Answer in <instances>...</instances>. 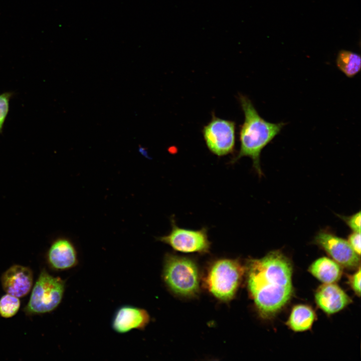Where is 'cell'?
Listing matches in <instances>:
<instances>
[{"label": "cell", "mask_w": 361, "mask_h": 361, "mask_svg": "<svg viewBox=\"0 0 361 361\" xmlns=\"http://www.w3.org/2000/svg\"><path fill=\"white\" fill-rule=\"evenodd\" d=\"M210 269L206 281L209 291L222 300L232 299L244 273L240 263L236 260L223 259L215 262Z\"/></svg>", "instance_id": "5b68a950"}, {"label": "cell", "mask_w": 361, "mask_h": 361, "mask_svg": "<svg viewBox=\"0 0 361 361\" xmlns=\"http://www.w3.org/2000/svg\"><path fill=\"white\" fill-rule=\"evenodd\" d=\"M314 242L342 267L353 268L359 265V256L346 240L331 233L321 232L315 237Z\"/></svg>", "instance_id": "ba28073f"}, {"label": "cell", "mask_w": 361, "mask_h": 361, "mask_svg": "<svg viewBox=\"0 0 361 361\" xmlns=\"http://www.w3.org/2000/svg\"><path fill=\"white\" fill-rule=\"evenodd\" d=\"M336 65L346 77L352 78L360 70L361 57L359 54L353 52L341 50L337 55Z\"/></svg>", "instance_id": "9a60e30c"}, {"label": "cell", "mask_w": 361, "mask_h": 361, "mask_svg": "<svg viewBox=\"0 0 361 361\" xmlns=\"http://www.w3.org/2000/svg\"><path fill=\"white\" fill-rule=\"evenodd\" d=\"M150 320V315L145 309L129 305H123L115 312L111 327L115 332L120 334L133 329L143 330Z\"/></svg>", "instance_id": "30bf717a"}, {"label": "cell", "mask_w": 361, "mask_h": 361, "mask_svg": "<svg viewBox=\"0 0 361 361\" xmlns=\"http://www.w3.org/2000/svg\"><path fill=\"white\" fill-rule=\"evenodd\" d=\"M205 143L213 154L222 156L232 153L236 144V124L234 121L212 115L202 129Z\"/></svg>", "instance_id": "8992f818"}, {"label": "cell", "mask_w": 361, "mask_h": 361, "mask_svg": "<svg viewBox=\"0 0 361 361\" xmlns=\"http://www.w3.org/2000/svg\"><path fill=\"white\" fill-rule=\"evenodd\" d=\"M292 274L290 261L279 251L250 260L247 270L248 289L263 316H273L290 299L293 293Z\"/></svg>", "instance_id": "6da1fadb"}, {"label": "cell", "mask_w": 361, "mask_h": 361, "mask_svg": "<svg viewBox=\"0 0 361 361\" xmlns=\"http://www.w3.org/2000/svg\"><path fill=\"white\" fill-rule=\"evenodd\" d=\"M1 281L7 293L21 298L26 296L32 289L33 274L29 267L14 265L3 273Z\"/></svg>", "instance_id": "8fae6325"}, {"label": "cell", "mask_w": 361, "mask_h": 361, "mask_svg": "<svg viewBox=\"0 0 361 361\" xmlns=\"http://www.w3.org/2000/svg\"><path fill=\"white\" fill-rule=\"evenodd\" d=\"M239 101L244 119L239 132L240 148L231 163H234L243 157H249L252 160L254 168L260 176L262 174L260 162L261 153L280 133L285 123H272L264 119L251 100L244 95H239Z\"/></svg>", "instance_id": "7a4b0ae2"}, {"label": "cell", "mask_w": 361, "mask_h": 361, "mask_svg": "<svg viewBox=\"0 0 361 361\" xmlns=\"http://www.w3.org/2000/svg\"><path fill=\"white\" fill-rule=\"evenodd\" d=\"M360 268L353 275L349 277V284L355 293L360 296Z\"/></svg>", "instance_id": "d6986e66"}, {"label": "cell", "mask_w": 361, "mask_h": 361, "mask_svg": "<svg viewBox=\"0 0 361 361\" xmlns=\"http://www.w3.org/2000/svg\"><path fill=\"white\" fill-rule=\"evenodd\" d=\"M163 278L174 293L184 296L198 292L199 280L198 268L192 259L172 254L165 256Z\"/></svg>", "instance_id": "277c9868"}, {"label": "cell", "mask_w": 361, "mask_h": 361, "mask_svg": "<svg viewBox=\"0 0 361 361\" xmlns=\"http://www.w3.org/2000/svg\"><path fill=\"white\" fill-rule=\"evenodd\" d=\"M360 212H358L352 216L346 218L345 220L349 228L354 232L360 233Z\"/></svg>", "instance_id": "ac0fdd59"}, {"label": "cell", "mask_w": 361, "mask_h": 361, "mask_svg": "<svg viewBox=\"0 0 361 361\" xmlns=\"http://www.w3.org/2000/svg\"><path fill=\"white\" fill-rule=\"evenodd\" d=\"M315 318V314L311 307L298 305L293 308L287 324L294 331H303L311 328Z\"/></svg>", "instance_id": "5bb4252c"}, {"label": "cell", "mask_w": 361, "mask_h": 361, "mask_svg": "<svg viewBox=\"0 0 361 361\" xmlns=\"http://www.w3.org/2000/svg\"><path fill=\"white\" fill-rule=\"evenodd\" d=\"M308 270L323 283H332L338 280L342 273L337 263L325 257L316 260L310 266Z\"/></svg>", "instance_id": "4fadbf2b"}, {"label": "cell", "mask_w": 361, "mask_h": 361, "mask_svg": "<svg viewBox=\"0 0 361 361\" xmlns=\"http://www.w3.org/2000/svg\"><path fill=\"white\" fill-rule=\"evenodd\" d=\"M348 243L353 250L359 256L360 255V233L353 232L348 238Z\"/></svg>", "instance_id": "ffe728a7"}, {"label": "cell", "mask_w": 361, "mask_h": 361, "mask_svg": "<svg viewBox=\"0 0 361 361\" xmlns=\"http://www.w3.org/2000/svg\"><path fill=\"white\" fill-rule=\"evenodd\" d=\"M315 299L319 307L327 314L338 312L351 302L342 289L332 283L320 286L315 292Z\"/></svg>", "instance_id": "7c38bea8"}, {"label": "cell", "mask_w": 361, "mask_h": 361, "mask_svg": "<svg viewBox=\"0 0 361 361\" xmlns=\"http://www.w3.org/2000/svg\"><path fill=\"white\" fill-rule=\"evenodd\" d=\"M13 95L12 92H5L0 94V133L2 132L3 126L8 115L10 99Z\"/></svg>", "instance_id": "e0dca14e"}, {"label": "cell", "mask_w": 361, "mask_h": 361, "mask_svg": "<svg viewBox=\"0 0 361 361\" xmlns=\"http://www.w3.org/2000/svg\"><path fill=\"white\" fill-rule=\"evenodd\" d=\"M171 230L166 235L156 239L169 245L174 250L183 253H205L209 252L211 243L207 229L194 230L178 227L174 219L171 220Z\"/></svg>", "instance_id": "52a82bcc"}, {"label": "cell", "mask_w": 361, "mask_h": 361, "mask_svg": "<svg viewBox=\"0 0 361 361\" xmlns=\"http://www.w3.org/2000/svg\"><path fill=\"white\" fill-rule=\"evenodd\" d=\"M138 151L139 153H140L141 154L144 155L145 157L147 156V151H146V149L144 147H142L141 145L139 146L138 147Z\"/></svg>", "instance_id": "44dd1931"}, {"label": "cell", "mask_w": 361, "mask_h": 361, "mask_svg": "<svg viewBox=\"0 0 361 361\" xmlns=\"http://www.w3.org/2000/svg\"><path fill=\"white\" fill-rule=\"evenodd\" d=\"M49 267L55 271H65L76 267L79 263L78 251L68 238L59 237L54 240L46 253Z\"/></svg>", "instance_id": "9c48e42d"}, {"label": "cell", "mask_w": 361, "mask_h": 361, "mask_svg": "<svg viewBox=\"0 0 361 361\" xmlns=\"http://www.w3.org/2000/svg\"><path fill=\"white\" fill-rule=\"evenodd\" d=\"M65 286L64 280L43 269L33 287L28 303L24 308L25 313L32 315L53 311L62 300Z\"/></svg>", "instance_id": "3957f363"}, {"label": "cell", "mask_w": 361, "mask_h": 361, "mask_svg": "<svg viewBox=\"0 0 361 361\" xmlns=\"http://www.w3.org/2000/svg\"><path fill=\"white\" fill-rule=\"evenodd\" d=\"M20 306L19 297L7 293L0 298V315L5 318L12 317L17 313Z\"/></svg>", "instance_id": "2e32d148"}]
</instances>
